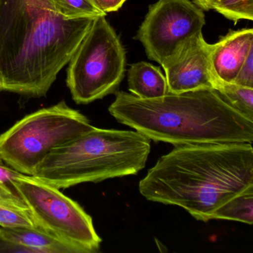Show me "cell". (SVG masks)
<instances>
[{"label": "cell", "mask_w": 253, "mask_h": 253, "mask_svg": "<svg viewBox=\"0 0 253 253\" xmlns=\"http://www.w3.org/2000/svg\"><path fill=\"white\" fill-rule=\"evenodd\" d=\"M95 19L64 20L48 0H0V91L46 95Z\"/></svg>", "instance_id": "obj_1"}, {"label": "cell", "mask_w": 253, "mask_h": 253, "mask_svg": "<svg viewBox=\"0 0 253 253\" xmlns=\"http://www.w3.org/2000/svg\"><path fill=\"white\" fill-rule=\"evenodd\" d=\"M253 186L252 143L174 146L139 183L148 201L181 207L200 221Z\"/></svg>", "instance_id": "obj_2"}, {"label": "cell", "mask_w": 253, "mask_h": 253, "mask_svg": "<svg viewBox=\"0 0 253 253\" xmlns=\"http://www.w3.org/2000/svg\"><path fill=\"white\" fill-rule=\"evenodd\" d=\"M109 112L118 122L151 140L174 146L253 141V121L229 106L214 89L155 99L117 91Z\"/></svg>", "instance_id": "obj_3"}, {"label": "cell", "mask_w": 253, "mask_h": 253, "mask_svg": "<svg viewBox=\"0 0 253 253\" xmlns=\"http://www.w3.org/2000/svg\"><path fill=\"white\" fill-rule=\"evenodd\" d=\"M151 140L138 131H91L51 151L33 177L57 188L137 174L146 167Z\"/></svg>", "instance_id": "obj_4"}, {"label": "cell", "mask_w": 253, "mask_h": 253, "mask_svg": "<svg viewBox=\"0 0 253 253\" xmlns=\"http://www.w3.org/2000/svg\"><path fill=\"white\" fill-rule=\"evenodd\" d=\"M94 126L65 101L23 118L0 135V156L16 171L33 175L45 157Z\"/></svg>", "instance_id": "obj_5"}, {"label": "cell", "mask_w": 253, "mask_h": 253, "mask_svg": "<svg viewBox=\"0 0 253 253\" xmlns=\"http://www.w3.org/2000/svg\"><path fill=\"white\" fill-rule=\"evenodd\" d=\"M126 51L105 17L91 29L68 63V88L78 104H88L115 94L126 72Z\"/></svg>", "instance_id": "obj_6"}, {"label": "cell", "mask_w": 253, "mask_h": 253, "mask_svg": "<svg viewBox=\"0 0 253 253\" xmlns=\"http://www.w3.org/2000/svg\"><path fill=\"white\" fill-rule=\"evenodd\" d=\"M14 184L38 229L72 246L78 253L100 250L102 239L92 218L78 203L32 175L21 174L14 179Z\"/></svg>", "instance_id": "obj_7"}, {"label": "cell", "mask_w": 253, "mask_h": 253, "mask_svg": "<svg viewBox=\"0 0 253 253\" xmlns=\"http://www.w3.org/2000/svg\"><path fill=\"white\" fill-rule=\"evenodd\" d=\"M205 24L204 11L190 0H159L149 5L135 38L148 58L161 65Z\"/></svg>", "instance_id": "obj_8"}, {"label": "cell", "mask_w": 253, "mask_h": 253, "mask_svg": "<svg viewBox=\"0 0 253 253\" xmlns=\"http://www.w3.org/2000/svg\"><path fill=\"white\" fill-rule=\"evenodd\" d=\"M211 48L212 44L208 43L202 32H199L161 64L169 92L180 94L213 89L214 75L211 64Z\"/></svg>", "instance_id": "obj_9"}, {"label": "cell", "mask_w": 253, "mask_h": 253, "mask_svg": "<svg viewBox=\"0 0 253 253\" xmlns=\"http://www.w3.org/2000/svg\"><path fill=\"white\" fill-rule=\"evenodd\" d=\"M253 51V29L230 30L212 44L211 64L214 77L233 83L250 51Z\"/></svg>", "instance_id": "obj_10"}, {"label": "cell", "mask_w": 253, "mask_h": 253, "mask_svg": "<svg viewBox=\"0 0 253 253\" xmlns=\"http://www.w3.org/2000/svg\"><path fill=\"white\" fill-rule=\"evenodd\" d=\"M128 88L131 94L140 99H155L168 92L167 78L159 67L147 62L130 66Z\"/></svg>", "instance_id": "obj_11"}, {"label": "cell", "mask_w": 253, "mask_h": 253, "mask_svg": "<svg viewBox=\"0 0 253 253\" xmlns=\"http://www.w3.org/2000/svg\"><path fill=\"white\" fill-rule=\"evenodd\" d=\"M5 238L33 253H78L76 249L53 235L32 227H1Z\"/></svg>", "instance_id": "obj_12"}, {"label": "cell", "mask_w": 253, "mask_h": 253, "mask_svg": "<svg viewBox=\"0 0 253 253\" xmlns=\"http://www.w3.org/2000/svg\"><path fill=\"white\" fill-rule=\"evenodd\" d=\"M0 226L1 227L38 228L30 210L22 197L1 185Z\"/></svg>", "instance_id": "obj_13"}, {"label": "cell", "mask_w": 253, "mask_h": 253, "mask_svg": "<svg viewBox=\"0 0 253 253\" xmlns=\"http://www.w3.org/2000/svg\"><path fill=\"white\" fill-rule=\"evenodd\" d=\"M213 89L237 112L253 121V88L223 82L214 77Z\"/></svg>", "instance_id": "obj_14"}, {"label": "cell", "mask_w": 253, "mask_h": 253, "mask_svg": "<svg viewBox=\"0 0 253 253\" xmlns=\"http://www.w3.org/2000/svg\"><path fill=\"white\" fill-rule=\"evenodd\" d=\"M211 220H235L252 225L253 223V186L235 195L213 213Z\"/></svg>", "instance_id": "obj_15"}, {"label": "cell", "mask_w": 253, "mask_h": 253, "mask_svg": "<svg viewBox=\"0 0 253 253\" xmlns=\"http://www.w3.org/2000/svg\"><path fill=\"white\" fill-rule=\"evenodd\" d=\"M64 20H75L106 17L94 0H48Z\"/></svg>", "instance_id": "obj_16"}, {"label": "cell", "mask_w": 253, "mask_h": 253, "mask_svg": "<svg viewBox=\"0 0 253 253\" xmlns=\"http://www.w3.org/2000/svg\"><path fill=\"white\" fill-rule=\"evenodd\" d=\"M22 173L16 171L14 169L11 168L3 158L0 156V185L8 188L10 190L12 191L17 195H20V192L17 190L14 184V180L16 177L21 175Z\"/></svg>", "instance_id": "obj_17"}, {"label": "cell", "mask_w": 253, "mask_h": 253, "mask_svg": "<svg viewBox=\"0 0 253 253\" xmlns=\"http://www.w3.org/2000/svg\"><path fill=\"white\" fill-rule=\"evenodd\" d=\"M234 84L253 88V51H251L243 63Z\"/></svg>", "instance_id": "obj_18"}, {"label": "cell", "mask_w": 253, "mask_h": 253, "mask_svg": "<svg viewBox=\"0 0 253 253\" xmlns=\"http://www.w3.org/2000/svg\"><path fill=\"white\" fill-rule=\"evenodd\" d=\"M33 253L27 247H23L17 243L10 241L4 236L0 228V253Z\"/></svg>", "instance_id": "obj_19"}, {"label": "cell", "mask_w": 253, "mask_h": 253, "mask_svg": "<svg viewBox=\"0 0 253 253\" xmlns=\"http://www.w3.org/2000/svg\"><path fill=\"white\" fill-rule=\"evenodd\" d=\"M94 2L100 10L107 14L118 11L126 0H94Z\"/></svg>", "instance_id": "obj_20"}, {"label": "cell", "mask_w": 253, "mask_h": 253, "mask_svg": "<svg viewBox=\"0 0 253 253\" xmlns=\"http://www.w3.org/2000/svg\"><path fill=\"white\" fill-rule=\"evenodd\" d=\"M229 1V0H193L192 2L203 11H208L210 10L215 11Z\"/></svg>", "instance_id": "obj_21"}]
</instances>
